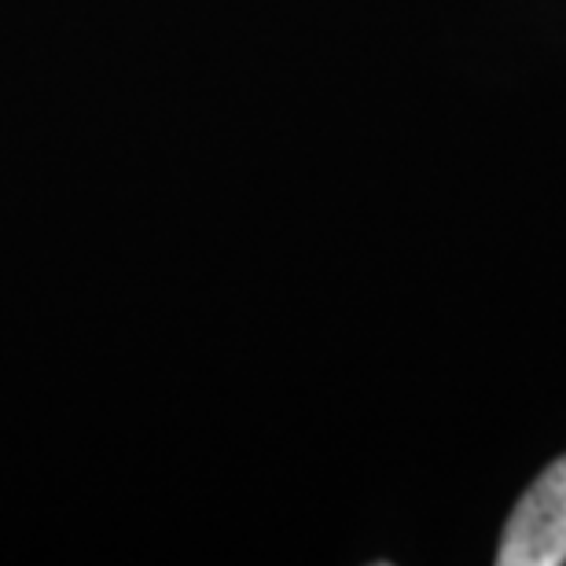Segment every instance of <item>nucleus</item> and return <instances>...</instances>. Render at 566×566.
<instances>
[{"label":"nucleus","mask_w":566,"mask_h":566,"mask_svg":"<svg viewBox=\"0 0 566 566\" xmlns=\"http://www.w3.org/2000/svg\"><path fill=\"white\" fill-rule=\"evenodd\" d=\"M501 566H563L566 563V457H559L523 493L496 552Z\"/></svg>","instance_id":"1"}]
</instances>
